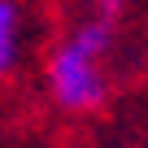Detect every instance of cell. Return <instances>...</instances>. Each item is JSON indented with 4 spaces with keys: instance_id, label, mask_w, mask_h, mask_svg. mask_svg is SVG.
I'll use <instances>...</instances> for the list:
<instances>
[{
    "instance_id": "cell-3",
    "label": "cell",
    "mask_w": 148,
    "mask_h": 148,
    "mask_svg": "<svg viewBox=\"0 0 148 148\" xmlns=\"http://www.w3.org/2000/svg\"><path fill=\"white\" fill-rule=\"evenodd\" d=\"M122 9V0H105V13H118Z\"/></svg>"
},
{
    "instance_id": "cell-1",
    "label": "cell",
    "mask_w": 148,
    "mask_h": 148,
    "mask_svg": "<svg viewBox=\"0 0 148 148\" xmlns=\"http://www.w3.org/2000/svg\"><path fill=\"white\" fill-rule=\"evenodd\" d=\"M105 44H109V26L96 22V26H83L57 52V61H52V87H57V100L65 109H92V105H100L105 83H100L96 61H100Z\"/></svg>"
},
{
    "instance_id": "cell-2",
    "label": "cell",
    "mask_w": 148,
    "mask_h": 148,
    "mask_svg": "<svg viewBox=\"0 0 148 148\" xmlns=\"http://www.w3.org/2000/svg\"><path fill=\"white\" fill-rule=\"evenodd\" d=\"M13 48H18V18H13V5L0 0V74L13 65Z\"/></svg>"
}]
</instances>
